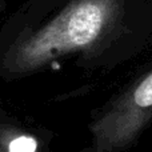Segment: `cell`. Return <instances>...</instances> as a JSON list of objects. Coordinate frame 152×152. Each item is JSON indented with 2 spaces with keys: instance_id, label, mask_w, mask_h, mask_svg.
Returning <instances> with one entry per match:
<instances>
[{
  "instance_id": "cell-1",
  "label": "cell",
  "mask_w": 152,
  "mask_h": 152,
  "mask_svg": "<svg viewBox=\"0 0 152 152\" xmlns=\"http://www.w3.org/2000/svg\"><path fill=\"white\" fill-rule=\"evenodd\" d=\"M126 0H72L34 29L23 28L1 59L4 74L19 76L50 66L56 59L84 52L115 34Z\"/></svg>"
},
{
  "instance_id": "cell-2",
  "label": "cell",
  "mask_w": 152,
  "mask_h": 152,
  "mask_svg": "<svg viewBox=\"0 0 152 152\" xmlns=\"http://www.w3.org/2000/svg\"><path fill=\"white\" fill-rule=\"evenodd\" d=\"M152 118V69L137 79L91 124L88 152H119L137 139Z\"/></svg>"
},
{
  "instance_id": "cell-3",
  "label": "cell",
  "mask_w": 152,
  "mask_h": 152,
  "mask_svg": "<svg viewBox=\"0 0 152 152\" xmlns=\"http://www.w3.org/2000/svg\"><path fill=\"white\" fill-rule=\"evenodd\" d=\"M4 147L0 145V152H36L37 142L34 136L24 132H18L12 137L3 140Z\"/></svg>"
},
{
  "instance_id": "cell-4",
  "label": "cell",
  "mask_w": 152,
  "mask_h": 152,
  "mask_svg": "<svg viewBox=\"0 0 152 152\" xmlns=\"http://www.w3.org/2000/svg\"><path fill=\"white\" fill-rule=\"evenodd\" d=\"M1 1H3V0H0V3H1Z\"/></svg>"
}]
</instances>
